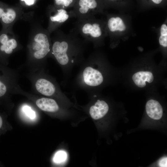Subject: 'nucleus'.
<instances>
[{
	"label": "nucleus",
	"mask_w": 167,
	"mask_h": 167,
	"mask_svg": "<svg viewBox=\"0 0 167 167\" xmlns=\"http://www.w3.org/2000/svg\"><path fill=\"white\" fill-rule=\"evenodd\" d=\"M16 16V13L12 9H8L5 12L3 9L0 7V19L4 23H11L15 20Z\"/></svg>",
	"instance_id": "ddd939ff"
},
{
	"label": "nucleus",
	"mask_w": 167,
	"mask_h": 167,
	"mask_svg": "<svg viewBox=\"0 0 167 167\" xmlns=\"http://www.w3.org/2000/svg\"><path fill=\"white\" fill-rule=\"evenodd\" d=\"M44 69L27 71L25 74V76L31 82L32 92L46 96L58 94L60 91L57 83L45 72Z\"/></svg>",
	"instance_id": "20e7f679"
},
{
	"label": "nucleus",
	"mask_w": 167,
	"mask_h": 167,
	"mask_svg": "<svg viewBox=\"0 0 167 167\" xmlns=\"http://www.w3.org/2000/svg\"><path fill=\"white\" fill-rule=\"evenodd\" d=\"M160 44L164 47L167 46V26L165 24L162 25L160 29V36L159 39Z\"/></svg>",
	"instance_id": "4468645a"
},
{
	"label": "nucleus",
	"mask_w": 167,
	"mask_h": 167,
	"mask_svg": "<svg viewBox=\"0 0 167 167\" xmlns=\"http://www.w3.org/2000/svg\"><path fill=\"white\" fill-rule=\"evenodd\" d=\"M109 106L103 101L98 100L95 105L91 106L89 109V113L91 117L97 120L103 117L108 112Z\"/></svg>",
	"instance_id": "9d476101"
},
{
	"label": "nucleus",
	"mask_w": 167,
	"mask_h": 167,
	"mask_svg": "<svg viewBox=\"0 0 167 167\" xmlns=\"http://www.w3.org/2000/svg\"><path fill=\"white\" fill-rule=\"evenodd\" d=\"M83 77L86 84L91 86L99 85L103 80L102 74L91 66H87L84 69L83 72Z\"/></svg>",
	"instance_id": "6e6552de"
},
{
	"label": "nucleus",
	"mask_w": 167,
	"mask_h": 167,
	"mask_svg": "<svg viewBox=\"0 0 167 167\" xmlns=\"http://www.w3.org/2000/svg\"><path fill=\"white\" fill-rule=\"evenodd\" d=\"M141 2L145 4L159 5L163 3L165 0H140Z\"/></svg>",
	"instance_id": "6ab92c4d"
},
{
	"label": "nucleus",
	"mask_w": 167,
	"mask_h": 167,
	"mask_svg": "<svg viewBox=\"0 0 167 167\" xmlns=\"http://www.w3.org/2000/svg\"><path fill=\"white\" fill-rule=\"evenodd\" d=\"M58 33L52 45L51 53L58 63L65 66L81 56L86 41L72 30L68 34L61 31Z\"/></svg>",
	"instance_id": "f257e3e1"
},
{
	"label": "nucleus",
	"mask_w": 167,
	"mask_h": 167,
	"mask_svg": "<svg viewBox=\"0 0 167 167\" xmlns=\"http://www.w3.org/2000/svg\"><path fill=\"white\" fill-rule=\"evenodd\" d=\"M51 46L48 35L39 33L34 37L28 47V58L23 67L27 71H34L45 68V60L49 54Z\"/></svg>",
	"instance_id": "f03ea898"
},
{
	"label": "nucleus",
	"mask_w": 167,
	"mask_h": 167,
	"mask_svg": "<svg viewBox=\"0 0 167 167\" xmlns=\"http://www.w3.org/2000/svg\"><path fill=\"white\" fill-rule=\"evenodd\" d=\"M3 125V120L2 116L0 115V130L2 128Z\"/></svg>",
	"instance_id": "5701e85b"
},
{
	"label": "nucleus",
	"mask_w": 167,
	"mask_h": 167,
	"mask_svg": "<svg viewBox=\"0 0 167 167\" xmlns=\"http://www.w3.org/2000/svg\"><path fill=\"white\" fill-rule=\"evenodd\" d=\"M105 7L103 0H76L72 11L74 17L80 19L101 13Z\"/></svg>",
	"instance_id": "423d86ee"
},
{
	"label": "nucleus",
	"mask_w": 167,
	"mask_h": 167,
	"mask_svg": "<svg viewBox=\"0 0 167 167\" xmlns=\"http://www.w3.org/2000/svg\"><path fill=\"white\" fill-rule=\"evenodd\" d=\"M131 0H103L105 6H125L127 5Z\"/></svg>",
	"instance_id": "f3484780"
},
{
	"label": "nucleus",
	"mask_w": 167,
	"mask_h": 167,
	"mask_svg": "<svg viewBox=\"0 0 167 167\" xmlns=\"http://www.w3.org/2000/svg\"><path fill=\"white\" fill-rule=\"evenodd\" d=\"M56 9L50 13L49 19L51 30L54 29L70 19L74 17L72 10L68 11L67 9L58 7Z\"/></svg>",
	"instance_id": "0eeeda50"
},
{
	"label": "nucleus",
	"mask_w": 167,
	"mask_h": 167,
	"mask_svg": "<svg viewBox=\"0 0 167 167\" xmlns=\"http://www.w3.org/2000/svg\"><path fill=\"white\" fill-rule=\"evenodd\" d=\"M24 1L26 4L28 6H31L33 4L36 0H21Z\"/></svg>",
	"instance_id": "4be33fe9"
},
{
	"label": "nucleus",
	"mask_w": 167,
	"mask_h": 167,
	"mask_svg": "<svg viewBox=\"0 0 167 167\" xmlns=\"http://www.w3.org/2000/svg\"><path fill=\"white\" fill-rule=\"evenodd\" d=\"M8 36L3 33L0 36V44H3L7 42L9 40Z\"/></svg>",
	"instance_id": "412c9836"
},
{
	"label": "nucleus",
	"mask_w": 167,
	"mask_h": 167,
	"mask_svg": "<svg viewBox=\"0 0 167 167\" xmlns=\"http://www.w3.org/2000/svg\"><path fill=\"white\" fill-rule=\"evenodd\" d=\"M72 30L81 35L86 41L92 42L95 45L103 39L107 32L106 23L94 16L77 19Z\"/></svg>",
	"instance_id": "7ed1b4c3"
},
{
	"label": "nucleus",
	"mask_w": 167,
	"mask_h": 167,
	"mask_svg": "<svg viewBox=\"0 0 167 167\" xmlns=\"http://www.w3.org/2000/svg\"><path fill=\"white\" fill-rule=\"evenodd\" d=\"M106 25L107 31L110 35L118 31H124L126 29V25L123 20L119 17H108Z\"/></svg>",
	"instance_id": "9b49d317"
},
{
	"label": "nucleus",
	"mask_w": 167,
	"mask_h": 167,
	"mask_svg": "<svg viewBox=\"0 0 167 167\" xmlns=\"http://www.w3.org/2000/svg\"><path fill=\"white\" fill-rule=\"evenodd\" d=\"M132 78L137 86L143 88L146 85V82L152 83L154 77L152 74L150 72L141 71L134 74Z\"/></svg>",
	"instance_id": "f8f14e48"
},
{
	"label": "nucleus",
	"mask_w": 167,
	"mask_h": 167,
	"mask_svg": "<svg viewBox=\"0 0 167 167\" xmlns=\"http://www.w3.org/2000/svg\"><path fill=\"white\" fill-rule=\"evenodd\" d=\"M20 111L28 117L32 119L36 118V113L29 105L25 104L20 107Z\"/></svg>",
	"instance_id": "dca6fc26"
},
{
	"label": "nucleus",
	"mask_w": 167,
	"mask_h": 167,
	"mask_svg": "<svg viewBox=\"0 0 167 167\" xmlns=\"http://www.w3.org/2000/svg\"><path fill=\"white\" fill-rule=\"evenodd\" d=\"M67 158L66 152L63 151H59L55 154L54 161L56 163H60L65 161Z\"/></svg>",
	"instance_id": "a211bd4d"
},
{
	"label": "nucleus",
	"mask_w": 167,
	"mask_h": 167,
	"mask_svg": "<svg viewBox=\"0 0 167 167\" xmlns=\"http://www.w3.org/2000/svg\"><path fill=\"white\" fill-rule=\"evenodd\" d=\"M146 110L148 115L154 120H159L163 115L162 108L160 103L156 101L150 100L146 105Z\"/></svg>",
	"instance_id": "1a4fd4ad"
},
{
	"label": "nucleus",
	"mask_w": 167,
	"mask_h": 167,
	"mask_svg": "<svg viewBox=\"0 0 167 167\" xmlns=\"http://www.w3.org/2000/svg\"><path fill=\"white\" fill-rule=\"evenodd\" d=\"M57 7L68 9L73 7L76 0H54Z\"/></svg>",
	"instance_id": "2eb2a0df"
},
{
	"label": "nucleus",
	"mask_w": 167,
	"mask_h": 167,
	"mask_svg": "<svg viewBox=\"0 0 167 167\" xmlns=\"http://www.w3.org/2000/svg\"><path fill=\"white\" fill-rule=\"evenodd\" d=\"M20 69H14L0 63V100L9 98L18 84Z\"/></svg>",
	"instance_id": "39448f33"
},
{
	"label": "nucleus",
	"mask_w": 167,
	"mask_h": 167,
	"mask_svg": "<svg viewBox=\"0 0 167 167\" xmlns=\"http://www.w3.org/2000/svg\"><path fill=\"white\" fill-rule=\"evenodd\" d=\"M158 164L160 167H166L167 166V157H163L161 158L158 162Z\"/></svg>",
	"instance_id": "aec40b11"
}]
</instances>
